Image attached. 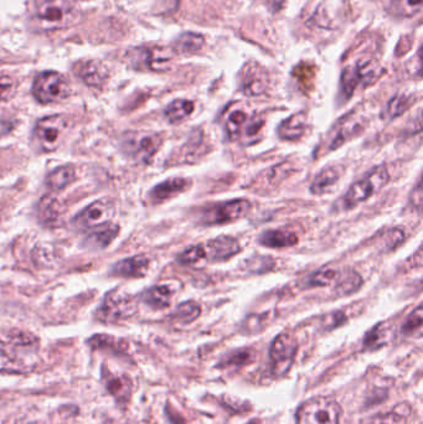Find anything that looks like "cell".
I'll return each instance as SVG.
<instances>
[{
	"instance_id": "1",
	"label": "cell",
	"mask_w": 423,
	"mask_h": 424,
	"mask_svg": "<svg viewBox=\"0 0 423 424\" xmlns=\"http://www.w3.org/2000/svg\"><path fill=\"white\" fill-rule=\"evenodd\" d=\"M390 181L389 170L386 165L380 164L366 173L364 178L359 179L348 189L345 195L340 198L339 205L344 211L356 208L361 203H365L371 196L379 193Z\"/></svg>"
},
{
	"instance_id": "6",
	"label": "cell",
	"mask_w": 423,
	"mask_h": 424,
	"mask_svg": "<svg viewBox=\"0 0 423 424\" xmlns=\"http://www.w3.org/2000/svg\"><path fill=\"white\" fill-rule=\"evenodd\" d=\"M41 29H63L75 19V8L68 0H43L35 14Z\"/></svg>"
},
{
	"instance_id": "22",
	"label": "cell",
	"mask_w": 423,
	"mask_h": 424,
	"mask_svg": "<svg viewBox=\"0 0 423 424\" xmlns=\"http://www.w3.org/2000/svg\"><path fill=\"white\" fill-rule=\"evenodd\" d=\"M120 226L108 222L103 226L97 227L95 230H91L90 236L87 237L86 242L90 243L92 248H106L111 243L115 237L118 236Z\"/></svg>"
},
{
	"instance_id": "33",
	"label": "cell",
	"mask_w": 423,
	"mask_h": 424,
	"mask_svg": "<svg viewBox=\"0 0 423 424\" xmlns=\"http://www.w3.org/2000/svg\"><path fill=\"white\" fill-rule=\"evenodd\" d=\"M130 381L125 377L107 376L106 387L118 400H125L130 395Z\"/></svg>"
},
{
	"instance_id": "11",
	"label": "cell",
	"mask_w": 423,
	"mask_h": 424,
	"mask_svg": "<svg viewBox=\"0 0 423 424\" xmlns=\"http://www.w3.org/2000/svg\"><path fill=\"white\" fill-rule=\"evenodd\" d=\"M377 78V66L372 60H360L344 68L342 73V92L345 98H350L359 86L366 87Z\"/></svg>"
},
{
	"instance_id": "45",
	"label": "cell",
	"mask_w": 423,
	"mask_h": 424,
	"mask_svg": "<svg viewBox=\"0 0 423 424\" xmlns=\"http://www.w3.org/2000/svg\"><path fill=\"white\" fill-rule=\"evenodd\" d=\"M271 3L273 8H279L281 5L283 4V0H271Z\"/></svg>"
},
{
	"instance_id": "44",
	"label": "cell",
	"mask_w": 423,
	"mask_h": 424,
	"mask_svg": "<svg viewBox=\"0 0 423 424\" xmlns=\"http://www.w3.org/2000/svg\"><path fill=\"white\" fill-rule=\"evenodd\" d=\"M414 198V200H409V203H414V208L421 211V205H422V184H421V180H419L416 189L409 196V198Z\"/></svg>"
},
{
	"instance_id": "39",
	"label": "cell",
	"mask_w": 423,
	"mask_h": 424,
	"mask_svg": "<svg viewBox=\"0 0 423 424\" xmlns=\"http://www.w3.org/2000/svg\"><path fill=\"white\" fill-rule=\"evenodd\" d=\"M370 424H407V415L397 410L377 415Z\"/></svg>"
},
{
	"instance_id": "30",
	"label": "cell",
	"mask_w": 423,
	"mask_h": 424,
	"mask_svg": "<svg viewBox=\"0 0 423 424\" xmlns=\"http://www.w3.org/2000/svg\"><path fill=\"white\" fill-rule=\"evenodd\" d=\"M423 0H391L390 13L397 18H412L422 9Z\"/></svg>"
},
{
	"instance_id": "27",
	"label": "cell",
	"mask_w": 423,
	"mask_h": 424,
	"mask_svg": "<svg viewBox=\"0 0 423 424\" xmlns=\"http://www.w3.org/2000/svg\"><path fill=\"white\" fill-rule=\"evenodd\" d=\"M339 275L340 273L334 268H322V270H315L304 280V288L312 290V288L329 287L337 282Z\"/></svg>"
},
{
	"instance_id": "7",
	"label": "cell",
	"mask_w": 423,
	"mask_h": 424,
	"mask_svg": "<svg viewBox=\"0 0 423 424\" xmlns=\"http://www.w3.org/2000/svg\"><path fill=\"white\" fill-rule=\"evenodd\" d=\"M251 210V203L246 198H235L225 203H212L204 208L200 221L205 226L231 223L245 217Z\"/></svg>"
},
{
	"instance_id": "42",
	"label": "cell",
	"mask_w": 423,
	"mask_h": 424,
	"mask_svg": "<svg viewBox=\"0 0 423 424\" xmlns=\"http://www.w3.org/2000/svg\"><path fill=\"white\" fill-rule=\"evenodd\" d=\"M312 70V66H308L307 63H302V65H299L298 68H296L293 75H296V78H297L299 83H302L303 86H306V85L310 83V81H312L313 73L307 75Z\"/></svg>"
},
{
	"instance_id": "29",
	"label": "cell",
	"mask_w": 423,
	"mask_h": 424,
	"mask_svg": "<svg viewBox=\"0 0 423 424\" xmlns=\"http://www.w3.org/2000/svg\"><path fill=\"white\" fill-rule=\"evenodd\" d=\"M195 110L194 102L188 100H175L170 102L168 107L165 108V117L170 123H179L188 118Z\"/></svg>"
},
{
	"instance_id": "12",
	"label": "cell",
	"mask_w": 423,
	"mask_h": 424,
	"mask_svg": "<svg viewBox=\"0 0 423 424\" xmlns=\"http://www.w3.org/2000/svg\"><path fill=\"white\" fill-rule=\"evenodd\" d=\"M366 124L367 123L365 118L356 115L354 112H350L349 115L343 117L329 132V137L325 143L327 144L325 152H332L340 148L342 145L345 144L346 142L360 134L361 132L365 129Z\"/></svg>"
},
{
	"instance_id": "21",
	"label": "cell",
	"mask_w": 423,
	"mask_h": 424,
	"mask_svg": "<svg viewBox=\"0 0 423 424\" xmlns=\"http://www.w3.org/2000/svg\"><path fill=\"white\" fill-rule=\"evenodd\" d=\"M76 180V169L73 165H63L51 170L46 176L45 184L51 193H58L70 186Z\"/></svg>"
},
{
	"instance_id": "31",
	"label": "cell",
	"mask_w": 423,
	"mask_h": 424,
	"mask_svg": "<svg viewBox=\"0 0 423 424\" xmlns=\"http://www.w3.org/2000/svg\"><path fill=\"white\" fill-rule=\"evenodd\" d=\"M200 315H202V307L194 300H188V302L179 304L178 307L174 309L173 314H172V317L177 322L183 324L192 323Z\"/></svg>"
},
{
	"instance_id": "13",
	"label": "cell",
	"mask_w": 423,
	"mask_h": 424,
	"mask_svg": "<svg viewBox=\"0 0 423 424\" xmlns=\"http://www.w3.org/2000/svg\"><path fill=\"white\" fill-rule=\"evenodd\" d=\"M174 53L168 48H145L135 50L132 61L137 68H145L154 73H164L170 68Z\"/></svg>"
},
{
	"instance_id": "41",
	"label": "cell",
	"mask_w": 423,
	"mask_h": 424,
	"mask_svg": "<svg viewBox=\"0 0 423 424\" xmlns=\"http://www.w3.org/2000/svg\"><path fill=\"white\" fill-rule=\"evenodd\" d=\"M262 126H263V121L261 120L260 117L254 116L250 121L246 122L244 133H245L246 137L255 138V135L260 134Z\"/></svg>"
},
{
	"instance_id": "24",
	"label": "cell",
	"mask_w": 423,
	"mask_h": 424,
	"mask_svg": "<svg viewBox=\"0 0 423 424\" xmlns=\"http://www.w3.org/2000/svg\"><path fill=\"white\" fill-rule=\"evenodd\" d=\"M339 179H340L339 170L335 166H328L314 178L309 186V190L314 195H323L328 193L339 181Z\"/></svg>"
},
{
	"instance_id": "25",
	"label": "cell",
	"mask_w": 423,
	"mask_h": 424,
	"mask_svg": "<svg viewBox=\"0 0 423 424\" xmlns=\"http://www.w3.org/2000/svg\"><path fill=\"white\" fill-rule=\"evenodd\" d=\"M173 297V292L168 285H154L145 290L142 298L150 308L165 309L170 305V300Z\"/></svg>"
},
{
	"instance_id": "17",
	"label": "cell",
	"mask_w": 423,
	"mask_h": 424,
	"mask_svg": "<svg viewBox=\"0 0 423 424\" xmlns=\"http://www.w3.org/2000/svg\"><path fill=\"white\" fill-rule=\"evenodd\" d=\"M150 260L145 255H135L117 262L112 268V275L122 278H142L150 268Z\"/></svg>"
},
{
	"instance_id": "3",
	"label": "cell",
	"mask_w": 423,
	"mask_h": 424,
	"mask_svg": "<svg viewBox=\"0 0 423 424\" xmlns=\"http://www.w3.org/2000/svg\"><path fill=\"white\" fill-rule=\"evenodd\" d=\"M71 128V122L65 115H53L38 120L35 126V139L43 152H53L61 145Z\"/></svg>"
},
{
	"instance_id": "37",
	"label": "cell",
	"mask_w": 423,
	"mask_h": 424,
	"mask_svg": "<svg viewBox=\"0 0 423 424\" xmlns=\"http://www.w3.org/2000/svg\"><path fill=\"white\" fill-rule=\"evenodd\" d=\"M16 91V83L8 75H0V102L9 101Z\"/></svg>"
},
{
	"instance_id": "8",
	"label": "cell",
	"mask_w": 423,
	"mask_h": 424,
	"mask_svg": "<svg viewBox=\"0 0 423 424\" xmlns=\"http://www.w3.org/2000/svg\"><path fill=\"white\" fill-rule=\"evenodd\" d=\"M162 143L163 138L155 133L130 132L122 140V149L135 161L148 164L160 149Z\"/></svg>"
},
{
	"instance_id": "14",
	"label": "cell",
	"mask_w": 423,
	"mask_h": 424,
	"mask_svg": "<svg viewBox=\"0 0 423 424\" xmlns=\"http://www.w3.org/2000/svg\"><path fill=\"white\" fill-rule=\"evenodd\" d=\"M75 71L83 83L92 88H101L110 78L108 68L97 60H86L77 63Z\"/></svg>"
},
{
	"instance_id": "15",
	"label": "cell",
	"mask_w": 423,
	"mask_h": 424,
	"mask_svg": "<svg viewBox=\"0 0 423 424\" xmlns=\"http://www.w3.org/2000/svg\"><path fill=\"white\" fill-rule=\"evenodd\" d=\"M239 241L231 236H219L207 242L205 247L207 258L212 262H225L240 253Z\"/></svg>"
},
{
	"instance_id": "16",
	"label": "cell",
	"mask_w": 423,
	"mask_h": 424,
	"mask_svg": "<svg viewBox=\"0 0 423 424\" xmlns=\"http://www.w3.org/2000/svg\"><path fill=\"white\" fill-rule=\"evenodd\" d=\"M192 188V180L185 178H170L164 180L150 190V198L152 203H160L185 193Z\"/></svg>"
},
{
	"instance_id": "43",
	"label": "cell",
	"mask_w": 423,
	"mask_h": 424,
	"mask_svg": "<svg viewBox=\"0 0 423 424\" xmlns=\"http://www.w3.org/2000/svg\"><path fill=\"white\" fill-rule=\"evenodd\" d=\"M346 322V315L342 312H334L324 318V325L329 329L338 328Z\"/></svg>"
},
{
	"instance_id": "19",
	"label": "cell",
	"mask_w": 423,
	"mask_h": 424,
	"mask_svg": "<svg viewBox=\"0 0 423 424\" xmlns=\"http://www.w3.org/2000/svg\"><path fill=\"white\" fill-rule=\"evenodd\" d=\"M306 124H307V116L303 112L292 115L287 120L282 121L277 128L279 139L286 140V142L298 140L304 134Z\"/></svg>"
},
{
	"instance_id": "2",
	"label": "cell",
	"mask_w": 423,
	"mask_h": 424,
	"mask_svg": "<svg viewBox=\"0 0 423 424\" xmlns=\"http://www.w3.org/2000/svg\"><path fill=\"white\" fill-rule=\"evenodd\" d=\"M342 408L337 401L327 396H318L299 406L297 424H339Z\"/></svg>"
},
{
	"instance_id": "10",
	"label": "cell",
	"mask_w": 423,
	"mask_h": 424,
	"mask_svg": "<svg viewBox=\"0 0 423 424\" xmlns=\"http://www.w3.org/2000/svg\"><path fill=\"white\" fill-rule=\"evenodd\" d=\"M137 303L128 295L115 293L112 290L105 297L101 307L97 310V318L103 323H117L135 315Z\"/></svg>"
},
{
	"instance_id": "18",
	"label": "cell",
	"mask_w": 423,
	"mask_h": 424,
	"mask_svg": "<svg viewBox=\"0 0 423 424\" xmlns=\"http://www.w3.org/2000/svg\"><path fill=\"white\" fill-rule=\"evenodd\" d=\"M63 215V203L51 195L43 196L38 205V217L40 222L48 227L58 226Z\"/></svg>"
},
{
	"instance_id": "4",
	"label": "cell",
	"mask_w": 423,
	"mask_h": 424,
	"mask_svg": "<svg viewBox=\"0 0 423 424\" xmlns=\"http://www.w3.org/2000/svg\"><path fill=\"white\" fill-rule=\"evenodd\" d=\"M33 95L43 105L58 103L71 95V86L61 73L45 71L35 78Z\"/></svg>"
},
{
	"instance_id": "28",
	"label": "cell",
	"mask_w": 423,
	"mask_h": 424,
	"mask_svg": "<svg viewBox=\"0 0 423 424\" xmlns=\"http://www.w3.org/2000/svg\"><path fill=\"white\" fill-rule=\"evenodd\" d=\"M205 43L204 36L195 33H184L174 43V51L183 55H190L202 50Z\"/></svg>"
},
{
	"instance_id": "38",
	"label": "cell",
	"mask_w": 423,
	"mask_h": 424,
	"mask_svg": "<svg viewBox=\"0 0 423 424\" xmlns=\"http://www.w3.org/2000/svg\"><path fill=\"white\" fill-rule=\"evenodd\" d=\"M404 241V233L401 228H392L386 232L384 236V245L387 250L392 251L402 245Z\"/></svg>"
},
{
	"instance_id": "34",
	"label": "cell",
	"mask_w": 423,
	"mask_h": 424,
	"mask_svg": "<svg viewBox=\"0 0 423 424\" xmlns=\"http://www.w3.org/2000/svg\"><path fill=\"white\" fill-rule=\"evenodd\" d=\"M205 258H207L205 247L202 245H195V246H190L185 251L182 252L178 255L177 260L180 265H192L200 260H205Z\"/></svg>"
},
{
	"instance_id": "23",
	"label": "cell",
	"mask_w": 423,
	"mask_h": 424,
	"mask_svg": "<svg viewBox=\"0 0 423 424\" xmlns=\"http://www.w3.org/2000/svg\"><path fill=\"white\" fill-rule=\"evenodd\" d=\"M258 68H246L245 76L242 78L241 88L246 96H260L266 91L265 73H258Z\"/></svg>"
},
{
	"instance_id": "9",
	"label": "cell",
	"mask_w": 423,
	"mask_h": 424,
	"mask_svg": "<svg viewBox=\"0 0 423 424\" xmlns=\"http://www.w3.org/2000/svg\"><path fill=\"white\" fill-rule=\"evenodd\" d=\"M115 215V206L113 201L108 198L97 200L75 216L73 225L78 231H91L111 222Z\"/></svg>"
},
{
	"instance_id": "20",
	"label": "cell",
	"mask_w": 423,
	"mask_h": 424,
	"mask_svg": "<svg viewBox=\"0 0 423 424\" xmlns=\"http://www.w3.org/2000/svg\"><path fill=\"white\" fill-rule=\"evenodd\" d=\"M258 243L267 248H287L298 243V236L287 230H266L258 236Z\"/></svg>"
},
{
	"instance_id": "5",
	"label": "cell",
	"mask_w": 423,
	"mask_h": 424,
	"mask_svg": "<svg viewBox=\"0 0 423 424\" xmlns=\"http://www.w3.org/2000/svg\"><path fill=\"white\" fill-rule=\"evenodd\" d=\"M298 350V342L293 334L281 333L269 347V364L274 376L283 377L292 369Z\"/></svg>"
},
{
	"instance_id": "26",
	"label": "cell",
	"mask_w": 423,
	"mask_h": 424,
	"mask_svg": "<svg viewBox=\"0 0 423 424\" xmlns=\"http://www.w3.org/2000/svg\"><path fill=\"white\" fill-rule=\"evenodd\" d=\"M335 283H337L334 290L335 295L338 297H348L361 290V287L364 285V280L356 270H349L344 275H339V278Z\"/></svg>"
},
{
	"instance_id": "35",
	"label": "cell",
	"mask_w": 423,
	"mask_h": 424,
	"mask_svg": "<svg viewBox=\"0 0 423 424\" xmlns=\"http://www.w3.org/2000/svg\"><path fill=\"white\" fill-rule=\"evenodd\" d=\"M423 323V312L422 307L419 305L417 308L414 309L412 313L409 314L404 325H402V333L404 335H412V334L421 332Z\"/></svg>"
},
{
	"instance_id": "32",
	"label": "cell",
	"mask_w": 423,
	"mask_h": 424,
	"mask_svg": "<svg viewBox=\"0 0 423 424\" xmlns=\"http://www.w3.org/2000/svg\"><path fill=\"white\" fill-rule=\"evenodd\" d=\"M246 122H247V116H246L245 112L241 111V110L232 112L230 116L227 117L225 130L231 140L240 138L241 132L245 127Z\"/></svg>"
},
{
	"instance_id": "40",
	"label": "cell",
	"mask_w": 423,
	"mask_h": 424,
	"mask_svg": "<svg viewBox=\"0 0 423 424\" xmlns=\"http://www.w3.org/2000/svg\"><path fill=\"white\" fill-rule=\"evenodd\" d=\"M385 330L382 324H377L375 328L371 329L365 338V345L367 347H379L384 344Z\"/></svg>"
},
{
	"instance_id": "36",
	"label": "cell",
	"mask_w": 423,
	"mask_h": 424,
	"mask_svg": "<svg viewBox=\"0 0 423 424\" xmlns=\"http://www.w3.org/2000/svg\"><path fill=\"white\" fill-rule=\"evenodd\" d=\"M409 98L404 95H397L390 100L389 105H387V115L391 120H395L401 115H404V112L409 110Z\"/></svg>"
}]
</instances>
